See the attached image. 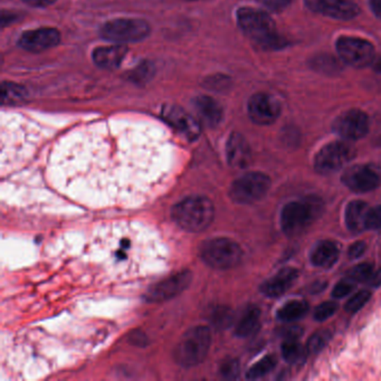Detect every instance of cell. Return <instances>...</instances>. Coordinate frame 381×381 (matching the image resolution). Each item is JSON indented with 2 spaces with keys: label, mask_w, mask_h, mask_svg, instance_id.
<instances>
[{
  "label": "cell",
  "mask_w": 381,
  "mask_h": 381,
  "mask_svg": "<svg viewBox=\"0 0 381 381\" xmlns=\"http://www.w3.org/2000/svg\"><path fill=\"white\" fill-rule=\"evenodd\" d=\"M162 139L136 129H90L53 155L52 178L71 198L92 206H134L150 198L170 174Z\"/></svg>",
  "instance_id": "cell-1"
},
{
  "label": "cell",
  "mask_w": 381,
  "mask_h": 381,
  "mask_svg": "<svg viewBox=\"0 0 381 381\" xmlns=\"http://www.w3.org/2000/svg\"><path fill=\"white\" fill-rule=\"evenodd\" d=\"M92 251L99 265L113 279L144 275L163 262L162 246L155 234L131 223L101 228L93 238Z\"/></svg>",
  "instance_id": "cell-2"
},
{
  "label": "cell",
  "mask_w": 381,
  "mask_h": 381,
  "mask_svg": "<svg viewBox=\"0 0 381 381\" xmlns=\"http://www.w3.org/2000/svg\"><path fill=\"white\" fill-rule=\"evenodd\" d=\"M236 17L238 26L246 36L263 48L275 50L284 46V39L277 34L275 22L266 11L242 7L238 9Z\"/></svg>",
  "instance_id": "cell-3"
},
{
  "label": "cell",
  "mask_w": 381,
  "mask_h": 381,
  "mask_svg": "<svg viewBox=\"0 0 381 381\" xmlns=\"http://www.w3.org/2000/svg\"><path fill=\"white\" fill-rule=\"evenodd\" d=\"M213 202L204 196H189L174 205L172 217L181 230L189 233L204 232L213 223Z\"/></svg>",
  "instance_id": "cell-4"
},
{
  "label": "cell",
  "mask_w": 381,
  "mask_h": 381,
  "mask_svg": "<svg viewBox=\"0 0 381 381\" xmlns=\"http://www.w3.org/2000/svg\"><path fill=\"white\" fill-rule=\"evenodd\" d=\"M324 213V202L319 197L310 196L298 202H289L281 213V226L287 236H298L312 225Z\"/></svg>",
  "instance_id": "cell-5"
},
{
  "label": "cell",
  "mask_w": 381,
  "mask_h": 381,
  "mask_svg": "<svg viewBox=\"0 0 381 381\" xmlns=\"http://www.w3.org/2000/svg\"><path fill=\"white\" fill-rule=\"evenodd\" d=\"M212 345V333L209 328L205 326H193L183 334L174 349V359L178 365L193 368L200 365Z\"/></svg>",
  "instance_id": "cell-6"
},
{
  "label": "cell",
  "mask_w": 381,
  "mask_h": 381,
  "mask_svg": "<svg viewBox=\"0 0 381 381\" xmlns=\"http://www.w3.org/2000/svg\"><path fill=\"white\" fill-rule=\"evenodd\" d=\"M200 257L205 264L223 271L237 266L243 258V251L236 242L230 238L216 237L202 244Z\"/></svg>",
  "instance_id": "cell-7"
},
{
  "label": "cell",
  "mask_w": 381,
  "mask_h": 381,
  "mask_svg": "<svg viewBox=\"0 0 381 381\" xmlns=\"http://www.w3.org/2000/svg\"><path fill=\"white\" fill-rule=\"evenodd\" d=\"M271 179L263 172H251L240 176L230 186V197L240 205L254 204L268 193Z\"/></svg>",
  "instance_id": "cell-8"
},
{
  "label": "cell",
  "mask_w": 381,
  "mask_h": 381,
  "mask_svg": "<svg viewBox=\"0 0 381 381\" xmlns=\"http://www.w3.org/2000/svg\"><path fill=\"white\" fill-rule=\"evenodd\" d=\"M151 32L146 20L119 18L105 22L101 27V36L116 44L140 42Z\"/></svg>",
  "instance_id": "cell-9"
},
{
  "label": "cell",
  "mask_w": 381,
  "mask_h": 381,
  "mask_svg": "<svg viewBox=\"0 0 381 381\" xmlns=\"http://www.w3.org/2000/svg\"><path fill=\"white\" fill-rule=\"evenodd\" d=\"M354 155L356 152L350 144L341 141L331 142L324 146L315 155V170L321 174L339 172L354 159Z\"/></svg>",
  "instance_id": "cell-10"
},
{
  "label": "cell",
  "mask_w": 381,
  "mask_h": 381,
  "mask_svg": "<svg viewBox=\"0 0 381 381\" xmlns=\"http://www.w3.org/2000/svg\"><path fill=\"white\" fill-rule=\"evenodd\" d=\"M337 50L345 63L356 69L369 67L375 60L373 45L358 37H340L337 41Z\"/></svg>",
  "instance_id": "cell-11"
},
{
  "label": "cell",
  "mask_w": 381,
  "mask_h": 381,
  "mask_svg": "<svg viewBox=\"0 0 381 381\" xmlns=\"http://www.w3.org/2000/svg\"><path fill=\"white\" fill-rule=\"evenodd\" d=\"M370 129V120L363 111L351 109L338 116L333 123L334 132L345 140H359L367 136Z\"/></svg>",
  "instance_id": "cell-12"
},
{
  "label": "cell",
  "mask_w": 381,
  "mask_h": 381,
  "mask_svg": "<svg viewBox=\"0 0 381 381\" xmlns=\"http://www.w3.org/2000/svg\"><path fill=\"white\" fill-rule=\"evenodd\" d=\"M342 183L354 193H369L381 185V170L373 165H356L342 174Z\"/></svg>",
  "instance_id": "cell-13"
},
{
  "label": "cell",
  "mask_w": 381,
  "mask_h": 381,
  "mask_svg": "<svg viewBox=\"0 0 381 381\" xmlns=\"http://www.w3.org/2000/svg\"><path fill=\"white\" fill-rule=\"evenodd\" d=\"M193 275L189 271H181L160 282L151 285L146 293L148 302H165L179 296L190 285Z\"/></svg>",
  "instance_id": "cell-14"
},
{
  "label": "cell",
  "mask_w": 381,
  "mask_h": 381,
  "mask_svg": "<svg viewBox=\"0 0 381 381\" xmlns=\"http://www.w3.org/2000/svg\"><path fill=\"white\" fill-rule=\"evenodd\" d=\"M249 119L255 125H270L279 119L281 104L275 97L266 93H257L249 99L247 105Z\"/></svg>",
  "instance_id": "cell-15"
},
{
  "label": "cell",
  "mask_w": 381,
  "mask_h": 381,
  "mask_svg": "<svg viewBox=\"0 0 381 381\" xmlns=\"http://www.w3.org/2000/svg\"><path fill=\"white\" fill-rule=\"evenodd\" d=\"M162 119L190 141L196 140L200 134L202 129L198 122L178 105H165L162 108Z\"/></svg>",
  "instance_id": "cell-16"
},
{
  "label": "cell",
  "mask_w": 381,
  "mask_h": 381,
  "mask_svg": "<svg viewBox=\"0 0 381 381\" xmlns=\"http://www.w3.org/2000/svg\"><path fill=\"white\" fill-rule=\"evenodd\" d=\"M61 42V33L52 27L37 28L25 32L20 36L18 45L22 50L41 53L55 48Z\"/></svg>",
  "instance_id": "cell-17"
},
{
  "label": "cell",
  "mask_w": 381,
  "mask_h": 381,
  "mask_svg": "<svg viewBox=\"0 0 381 381\" xmlns=\"http://www.w3.org/2000/svg\"><path fill=\"white\" fill-rule=\"evenodd\" d=\"M311 9L334 20H350L360 14V8L352 0H310Z\"/></svg>",
  "instance_id": "cell-18"
},
{
  "label": "cell",
  "mask_w": 381,
  "mask_h": 381,
  "mask_svg": "<svg viewBox=\"0 0 381 381\" xmlns=\"http://www.w3.org/2000/svg\"><path fill=\"white\" fill-rule=\"evenodd\" d=\"M227 161L230 167L244 169L251 161V146L240 133H232L226 144Z\"/></svg>",
  "instance_id": "cell-19"
},
{
  "label": "cell",
  "mask_w": 381,
  "mask_h": 381,
  "mask_svg": "<svg viewBox=\"0 0 381 381\" xmlns=\"http://www.w3.org/2000/svg\"><path fill=\"white\" fill-rule=\"evenodd\" d=\"M298 277V271L296 268H285L277 275L263 283L261 292L268 298H277L293 286Z\"/></svg>",
  "instance_id": "cell-20"
},
{
  "label": "cell",
  "mask_w": 381,
  "mask_h": 381,
  "mask_svg": "<svg viewBox=\"0 0 381 381\" xmlns=\"http://www.w3.org/2000/svg\"><path fill=\"white\" fill-rule=\"evenodd\" d=\"M127 48L123 44L97 48L92 53V58L97 67L104 69H116L121 65L127 56Z\"/></svg>",
  "instance_id": "cell-21"
},
{
  "label": "cell",
  "mask_w": 381,
  "mask_h": 381,
  "mask_svg": "<svg viewBox=\"0 0 381 381\" xmlns=\"http://www.w3.org/2000/svg\"><path fill=\"white\" fill-rule=\"evenodd\" d=\"M371 208L367 202L354 200L349 202L345 209V225L352 233H362L368 230V221Z\"/></svg>",
  "instance_id": "cell-22"
},
{
  "label": "cell",
  "mask_w": 381,
  "mask_h": 381,
  "mask_svg": "<svg viewBox=\"0 0 381 381\" xmlns=\"http://www.w3.org/2000/svg\"><path fill=\"white\" fill-rule=\"evenodd\" d=\"M193 108L197 114L206 125L214 127L221 123L223 119V108L213 97L200 95L193 99Z\"/></svg>",
  "instance_id": "cell-23"
},
{
  "label": "cell",
  "mask_w": 381,
  "mask_h": 381,
  "mask_svg": "<svg viewBox=\"0 0 381 381\" xmlns=\"http://www.w3.org/2000/svg\"><path fill=\"white\" fill-rule=\"evenodd\" d=\"M339 246L331 240H322L311 251V262L317 268H329L339 260Z\"/></svg>",
  "instance_id": "cell-24"
},
{
  "label": "cell",
  "mask_w": 381,
  "mask_h": 381,
  "mask_svg": "<svg viewBox=\"0 0 381 381\" xmlns=\"http://www.w3.org/2000/svg\"><path fill=\"white\" fill-rule=\"evenodd\" d=\"M261 326V310L251 305L245 310L242 318L235 326V334L238 338H249L256 333Z\"/></svg>",
  "instance_id": "cell-25"
},
{
  "label": "cell",
  "mask_w": 381,
  "mask_h": 381,
  "mask_svg": "<svg viewBox=\"0 0 381 381\" xmlns=\"http://www.w3.org/2000/svg\"><path fill=\"white\" fill-rule=\"evenodd\" d=\"M307 311H309V304L307 302L294 300V301L287 302L282 307H279L277 317L282 322H293L303 318Z\"/></svg>",
  "instance_id": "cell-26"
},
{
  "label": "cell",
  "mask_w": 381,
  "mask_h": 381,
  "mask_svg": "<svg viewBox=\"0 0 381 381\" xmlns=\"http://www.w3.org/2000/svg\"><path fill=\"white\" fill-rule=\"evenodd\" d=\"M27 90L20 84L13 82H3L1 84V102L4 105H16L25 101Z\"/></svg>",
  "instance_id": "cell-27"
},
{
  "label": "cell",
  "mask_w": 381,
  "mask_h": 381,
  "mask_svg": "<svg viewBox=\"0 0 381 381\" xmlns=\"http://www.w3.org/2000/svg\"><path fill=\"white\" fill-rule=\"evenodd\" d=\"M282 356L285 361L292 365L303 361L307 356V348L302 347L298 339L285 340L282 345Z\"/></svg>",
  "instance_id": "cell-28"
},
{
  "label": "cell",
  "mask_w": 381,
  "mask_h": 381,
  "mask_svg": "<svg viewBox=\"0 0 381 381\" xmlns=\"http://www.w3.org/2000/svg\"><path fill=\"white\" fill-rule=\"evenodd\" d=\"M209 321L216 329H227L234 322V313L230 307L219 305L210 311Z\"/></svg>",
  "instance_id": "cell-29"
},
{
  "label": "cell",
  "mask_w": 381,
  "mask_h": 381,
  "mask_svg": "<svg viewBox=\"0 0 381 381\" xmlns=\"http://www.w3.org/2000/svg\"><path fill=\"white\" fill-rule=\"evenodd\" d=\"M277 366V358L274 356H266L261 359L260 361H257L254 366H251L249 368V371L246 373V377L247 379H254L262 378V377L268 375L270 371L273 370L274 367Z\"/></svg>",
  "instance_id": "cell-30"
},
{
  "label": "cell",
  "mask_w": 381,
  "mask_h": 381,
  "mask_svg": "<svg viewBox=\"0 0 381 381\" xmlns=\"http://www.w3.org/2000/svg\"><path fill=\"white\" fill-rule=\"evenodd\" d=\"M331 333L326 330L315 332L311 335L307 343V354H318L329 343Z\"/></svg>",
  "instance_id": "cell-31"
},
{
  "label": "cell",
  "mask_w": 381,
  "mask_h": 381,
  "mask_svg": "<svg viewBox=\"0 0 381 381\" xmlns=\"http://www.w3.org/2000/svg\"><path fill=\"white\" fill-rule=\"evenodd\" d=\"M373 274V264L362 263V264L351 268L350 271L348 272V277L354 282H362V281H369Z\"/></svg>",
  "instance_id": "cell-32"
},
{
  "label": "cell",
  "mask_w": 381,
  "mask_h": 381,
  "mask_svg": "<svg viewBox=\"0 0 381 381\" xmlns=\"http://www.w3.org/2000/svg\"><path fill=\"white\" fill-rule=\"evenodd\" d=\"M370 298L371 293L369 291H360L347 302L345 310L348 313L358 312L361 307H365Z\"/></svg>",
  "instance_id": "cell-33"
},
{
  "label": "cell",
  "mask_w": 381,
  "mask_h": 381,
  "mask_svg": "<svg viewBox=\"0 0 381 381\" xmlns=\"http://www.w3.org/2000/svg\"><path fill=\"white\" fill-rule=\"evenodd\" d=\"M240 370V362L236 359H233V358L224 360V361L221 362V368H219V373H221V376L226 379L237 378Z\"/></svg>",
  "instance_id": "cell-34"
},
{
  "label": "cell",
  "mask_w": 381,
  "mask_h": 381,
  "mask_svg": "<svg viewBox=\"0 0 381 381\" xmlns=\"http://www.w3.org/2000/svg\"><path fill=\"white\" fill-rule=\"evenodd\" d=\"M338 304L335 302H326L319 305L314 311V319L317 321H324L331 318L337 312Z\"/></svg>",
  "instance_id": "cell-35"
},
{
  "label": "cell",
  "mask_w": 381,
  "mask_h": 381,
  "mask_svg": "<svg viewBox=\"0 0 381 381\" xmlns=\"http://www.w3.org/2000/svg\"><path fill=\"white\" fill-rule=\"evenodd\" d=\"M354 281L351 279H342L340 281L335 287L333 289L332 296L335 298H345V296H348L349 293L354 289Z\"/></svg>",
  "instance_id": "cell-36"
},
{
  "label": "cell",
  "mask_w": 381,
  "mask_h": 381,
  "mask_svg": "<svg viewBox=\"0 0 381 381\" xmlns=\"http://www.w3.org/2000/svg\"><path fill=\"white\" fill-rule=\"evenodd\" d=\"M315 69H321L324 72H334L337 69V62L334 61L333 58L330 56H322V57L315 58L314 63Z\"/></svg>",
  "instance_id": "cell-37"
},
{
  "label": "cell",
  "mask_w": 381,
  "mask_h": 381,
  "mask_svg": "<svg viewBox=\"0 0 381 381\" xmlns=\"http://www.w3.org/2000/svg\"><path fill=\"white\" fill-rule=\"evenodd\" d=\"M368 230H381V205L371 208L368 221Z\"/></svg>",
  "instance_id": "cell-38"
},
{
  "label": "cell",
  "mask_w": 381,
  "mask_h": 381,
  "mask_svg": "<svg viewBox=\"0 0 381 381\" xmlns=\"http://www.w3.org/2000/svg\"><path fill=\"white\" fill-rule=\"evenodd\" d=\"M263 6L272 11H282L290 6L292 0H260Z\"/></svg>",
  "instance_id": "cell-39"
},
{
  "label": "cell",
  "mask_w": 381,
  "mask_h": 381,
  "mask_svg": "<svg viewBox=\"0 0 381 381\" xmlns=\"http://www.w3.org/2000/svg\"><path fill=\"white\" fill-rule=\"evenodd\" d=\"M151 65L144 64V65L136 69V73H132V78L136 81H146L151 76Z\"/></svg>",
  "instance_id": "cell-40"
},
{
  "label": "cell",
  "mask_w": 381,
  "mask_h": 381,
  "mask_svg": "<svg viewBox=\"0 0 381 381\" xmlns=\"http://www.w3.org/2000/svg\"><path fill=\"white\" fill-rule=\"evenodd\" d=\"M367 246L363 242H356V243L352 244L349 249L348 255L351 260H356L359 258L360 256L365 254Z\"/></svg>",
  "instance_id": "cell-41"
},
{
  "label": "cell",
  "mask_w": 381,
  "mask_h": 381,
  "mask_svg": "<svg viewBox=\"0 0 381 381\" xmlns=\"http://www.w3.org/2000/svg\"><path fill=\"white\" fill-rule=\"evenodd\" d=\"M281 334L285 340L298 339L302 334V329L298 326H291V328L289 326V328L281 330Z\"/></svg>",
  "instance_id": "cell-42"
},
{
  "label": "cell",
  "mask_w": 381,
  "mask_h": 381,
  "mask_svg": "<svg viewBox=\"0 0 381 381\" xmlns=\"http://www.w3.org/2000/svg\"><path fill=\"white\" fill-rule=\"evenodd\" d=\"M22 1L33 7H48L55 4L56 0H22Z\"/></svg>",
  "instance_id": "cell-43"
},
{
  "label": "cell",
  "mask_w": 381,
  "mask_h": 381,
  "mask_svg": "<svg viewBox=\"0 0 381 381\" xmlns=\"http://www.w3.org/2000/svg\"><path fill=\"white\" fill-rule=\"evenodd\" d=\"M371 286L378 287L381 285V268L371 275L369 279Z\"/></svg>",
  "instance_id": "cell-44"
},
{
  "label": "cell",
  "mask_w": 381,
  "mask_h": 381,
  "mask_svg": "<svg viewBox=\"0 0 381 381\" xmlns=\"http://www.w3.org/2000/svg\"><path fill=\"white\" fill-rule=\"evenodd\" d=\"M371 11L381 20V0H370Z\"/></svg>",
  "instance_id": "cell-45"
},
{
  "label": "cell",
  "mask_w": 381,
  "mask_h": 381,
  "mask_svg": "<svg viewBox=\"0 0 381 381\" xmlns=\"http://www.w3.org/2000/svg\"><path fill=\"white\" fill-rule=\"evenodd\" d=\"M375 69H376L377 72L381 73V58L375 64Z\"/></svg>",
  "instance_id": "cell-46"
},
{
  "label": "cell",
  "mask_w": 381,
  "mask_h": 381,
  "mask_svg": "<svg viewBox=\"0 0 381 381\" xmlns=\"http://www.w3.org/2000/svg\"><path fill=\"white\" fill-rule=\"evenodd\" d=\"M185 1H195V0H185Z\"/></svg>",
  "instance_id": "cell-47"
}]
</instances>
